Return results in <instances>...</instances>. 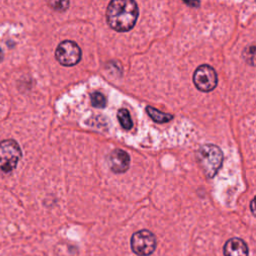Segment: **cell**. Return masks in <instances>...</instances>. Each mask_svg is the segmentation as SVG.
I'll return each mask as SVG.
<instances>
[{"label": "cell", "mask_w": 256, "mask_h": 256, "mask_svg": "<svg viewBox=\"0 0 256 256\" xmlns=\"http://www.w3.org/2000/svg\"><path fill=\"white\" fill-rule=\"evenodd\" d=\"M138 15L139 8L133 0H113L106 10L108 25L118 32L131 30L136 24Z\"/></svg>", "instance_id": "cell-1"}, {"label": "cell", "mask_w": 256, "mask_h": 256, "mask_svg": "<svg viewBox=\"0 0 256 256\" xmlns=\"http://www.w3.org/2000/svg\"><path fill=\"white\" fill-rule=\"evenodd\" d=\"M197 160L209 178L215 176L223 162V153L221 149L214 144H205L197 151Z\"/></svg>", "instance_id": "cell-2"}, {"label": "cell", "mask_w": 256, "mask_h": 256, "mask_svg": "<svg viewBox=\"0 0 256 256\" xmlns=\"http://www.w3.org/2000/svg\"><path fill=\"white\" fill-rule=\"evenodd\" d=\"M22 157L19 144L13 139L0 142V172L9 173L16 168Z\"/></svg>", "instance_id": "cell-3"}, {"label": "cell", "mask_w": 256, "mask_h": 256, "mask_svg": "<svg viewBox=\"0 0 256 256\" xmlns=\"http://www.w3.org/2000/svg\"><path fill=\"white\" fill-rule=\"evenodd\" d=\"M130 243L132 251L138 256L151 255L157 246L155 235L146 229L135 232L131 237Z\"/></svg>", "instance_id": "cell-4"}, {"label": "cell", "mask_w": 256, "mask_h": 256, "mask_svg": "<svg viewBox=\"0 0 256 256\" xmlns=\"http://www.w3.org/2000/svg\"><path fill=\"white\" fill-rule=\"evenodd\" d=\"M81 49L77 43L71 40H64L57 46L55 57L63 66H73L81 59Z\"/></svg>", "instance_id": "cell-5"}, {"label": "cell", "mask_w": 256, "mask_h": 256, "mask_svg": "<svg viewBox=\"0 0 256 256\" xmlns=\"http://www.w3.org/2000/svg\"><path fill=\"white\" fill-rule=\"evenodd\" d=\"M193 82L198 90L202 92H210L216 87L218 78L214 68L206 65L199 66L193 74Z\"/></svg>", "instance_id": "cell-6"}, {"label": "cell", "mask_w": 256, "mask_h": 256, "mask_svg": "<svg viewBox=\"0 0 256 256\" xmlns=\"http://www.w3.org/2000/svg\"><path fill=\"white\" fill-rule=\"evenodd\" d=\"M130 157L121 149H115L109 155V165L113 172L124 173L129 168Z\"/></svg>", "instance_id": "cell-7"}, {"label": "cell", "mask_w": 256, "mask_h": 256, "mask_svg": "<svg viewBox=\"0 0 256 256\" xmlns=\"http://www.w3.org/2000/svg\"><path fill=\"white\" fill-rule=\"evenodd\" d=\"M223 254L224 256H248L247 244L240 238H231L224 244Z\"/></svg>", "instance_id": "cell-8"}, {"label": "cell", "mask_w": 256, "mask_h": 256, "mask_svg": "<svg viewBox=\"0 0 256 256\" xmlns=\"http://www.w3.org/2000/svg\"><path fill=\"white\" fill-rule=\"evenodd\" d=\"M146 112H147L148 116L156 123H166V122H169V121H171L173 119V116L171 114L161 112V111L157 110L156 108L151 107V106H147Z\"/></svg>", "instance_id": "cell-9"}, {"label": "cell", "mask_w": 256, "mask_h": 256, "mask_svg": "<svg viewBox=\"0 0 256 256\" xmlns=\"http://www.w3.org/2000/svg\"><path fill=\"white\" fill-rule=\"evenodd\" d=\"M117 118H118V121H119L120 125L122 126L123 129H125V130L131 129L132 126H133V121L131 119L129 111H128L127 109H125V108L119 109L118 112H117Z\"/></svg>", "instance_id": "cell-10"}, {"label": "cell", "mask_w": 256, "mask_h": 256, "mask_svg": "<svg viewBox=\"0 0 256 256\" xmlns=\"http://www.w3.org/2000/svg\"><path fill=\"white\" fill-rule=\"evenodd\" d=\"M106 103H107V100H106V97L102 93L94 92L93 94H91V104L93 107L104 108Z\"/></svg>", "instance_id": "cell-11"}, {"label": "cell", "mask_w": 256, "mask_h": 256, "mask_svg": "<svg viewBox=\"0 0 256 256\" xmlns=\"http://www.w3.org/2000/svg\"><path fill=\"white\" fill-rule=\"evenodd\" d=\"M49 5H50L53 9H55V10H60V11H62V10H65V9L68 8L69 2H68V1H65V2H64V1L49 2Z\"/></svg>", "instance_id": "cell-12"}]
</instances>
